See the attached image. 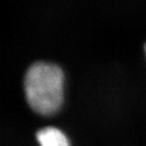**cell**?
Segmentation results:
<instances>
[{"label": "cell", "mask_w": 146, "mask_h": 146, "mask_svg": "<svg viewBox=\"0 0 146 146\" xmlns=\"http://www.w3.org/2000/svg\"><path fill=\"white\" fill-rule=\"evenodd\" d=\"M25 92L30 107L35 112L49 115L61 107L64 96V74L56 64L36 62L25 78Z\"/></svg>", "instance_id": "cell-1"}, {"label": "cell", "mask_w": 146, "mask_h": 146, "mask_svg": "<svg viewBox=\"0 0 146 146\" xmlns=\"http://www.w3.org/2000/svg\"><path fill=\"white\" fill-rule=\"evenodd\" d=\"M37 140L40 146H69L64 134L56 128H45L37 133Z\"/></svg>", "instance_id": "cell-2"}, {"label": "cell", "mask_w": 146, "mask_h": 146, "mask_svg": "<svg viewBox=\"0 0 146 146\" xmlns=\"http://www.w3.org/2000/svg\"><path fill=\"white\" fill-rule=\"evenodd\" d=\"M145 49H146V46H145Z\"/></svg>", "instance_id": "cell-3"}]
</instances>
